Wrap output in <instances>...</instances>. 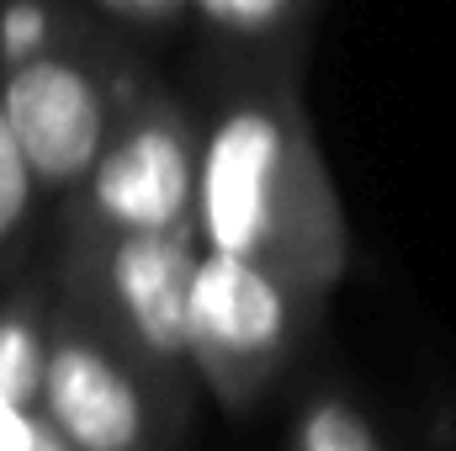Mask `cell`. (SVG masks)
Returning a JSON list of instances; mask_svg holds the SVG:
<instances>
[{
	"label": "cell",
	"instance_id": "3957f363",
	"mask_svg": "<svg viewBox=\"0 0 456 451\" xmlns=\"http://www.w3.org/2000/svg\"><path fill=\"white\" fill-rule=\"evenodd\" d=\"M202 228L165 234H59V287L80 298L175 398L191 366V282Z\"/></svg>",
	"mask_w": 456,
	"mask_h": 451
},
{
	"label": "cell",
	"instance_id": "5b68a950",
	"mask_svg": "<svg viewBox=\"0 0 456 451\" xmlns=\"http://www.w3.org/2000/svg\"><path fill=\"white\" fill-rule=\"evenodd\" d=\"M202 122L191 91L154 75L127 107L86 186L59 208V234H165L197 228Z\"/></svg>",
	"mask_w": 456,
	"mask_h": 451
},
{
	"label": "cell",
	"instance_id": "8fae6325",
	"mask_svg": "<svg viewBox=\"0 0 456 451\" xmlns=\"http://www.w3.org/2000/svg\"><path fill=\"white\" fill-rule=\"evenodd\" d=\"M0 451H75L43 398H0Z\"/></svg>",
	"mask_w": 456,
	"mask_h": 451
},
{
	"label": "cell",
	"instance_id": "9c48e42d",
	"mask_svg": "<svg viewBox=\"0 0 456 451\" xmlns=\"http://www.w3.org/2000/svg\"><path fill=\"white\" fill-rule=\"evenodd\" d=\"M43 208H48V197H43L27 154H21V138L5 117V102H0V271L27 250Z\"/></svg>",
	"mask_w": 456,
	"mask_h": 451
},
{
	"label": "cell",
	"instance_id": "8992f818",
	"mask_svg": "<svg viewBox=\"0 0 456 451\" xmlns=\"http://www.w3.org/2000/svg\"><path fill=\"white\" fill-rule=\"evenodd\" d=\"M43 404L75 451H165L186 398H175L80 298L59 287Z\"/></svg>",
	"mask_w": 456,
	"mask_h": 451
},
{
	"label": "cell",
	"instance_id": "30bf717a",
	"mask_svg": "<svg viewBox=\"0 0 456 451\" xmlns=\"http://www.w3.org/2000/svg\"><path fill=\"white\" fill-rule=\"evenodd\" d=\"M86 5L143 48L191 32V0H86Z\"/></svg>",
	"mask_w": 456,
	"mask_h": 451
},
{
	"label": "cell",
	"instance_id": "6da1fadb",
	"mask_svg": "<svg viewBox=\"0 0 456 451\" xmlns=\"http://www.w3.org/2000/svg\"><path fill=\"white\" fill-rule=\"evenodd\" d=\"M303 59L191 48L186 91L202 122L197 228L208 250L276 266L330 308L350 271V224L303 102Z\"/></svg>",
	"mask_w": 456,
	"mask_h": 451
},
{
	"label": "cell",
	"instance_id": "ba28073f",
	"mask_svg": "<svg viewBox=\"0 0 456 451\" xmlns=\"http://www.w3.org/2000/svg\"><path fill=\"white\" fill-rule=\"evenodd\" d=\"M292 451H393L371 414L335 388L308 393L292 414Z\"/></svg>",
	"mask_w": 456,
	"mask_h": 451
},
{
	"label": "cell",
	"instance_id": "277c9868",
	"mask_svg": "<svg viewBox=\"0 0 456 451\" xmlns=\"http://www.w3.org/2000/svg\"><path fill=\"white\" fill-rule=\"evenodd\" d=\"M319 319L324 303L276 266L202 250L191 282V366L228 414H249Z\"/></svg>",
	"mask_w": 456,
	"mask_h": 451
},
{
	"label": "cell",
	"instance_id": "52a82bcc",
	"mask_svg": "<svg viewBox=\"0 0 456 451\" xmlns=\"http://www.w3.org/2000/svg\"><path fill=\"white\" fill-rule=\"evenodd\" d=\"M324 0H191L197 53L233 59H303Z\"/></svg>",
	"mask_w": 456,
	"mask_h": 451
},
{
	"label": "cell",
	"instance_id": "7c38bea8",
	"mask_svg": "<svg viewBox=\"0 0 456 451\" xmlns=\"http://www.w3.org/2000/svg\"><path fill=\"white\" fill-rule=\"evenodd\" d=\"M0 5H5V0H0Z\"/></svg>",
	"mask_w": 456,
	"mask_h": 451
},
{
	"label": "cell",
	"instance_id": "7a4b0ae2",
	"mask_svg": "<svg viewBox=\"0 0 456 451\" xmlns=\"http://www.w3.org/2000/svg\"><path fill=\"white\" fill-rule=\"evenodd\" d=\"M154 75L143 43L86 0L0 5V102L53 213L86 186Z\"/></svg>",
	"mask_w": 456,
	"mask_h": 451
}]
</instances>
